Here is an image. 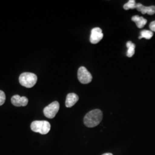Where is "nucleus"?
I'll use <instances>...</instances> for the list:
<instances>
[{
  "mask_svg": "<svg viewBox=\"0 0 155 155\" xmlns=\"http://www.w3.org/2000/svg\"><path fill=\"white\" fill-rule=\"evenodd\" d=\"M103 114L100 109H94L89 111L84 118V124L88 127H97L101 122Z\"/></svg>",
  "mask_w": 155,
  "mask_h": 155,
  "instance_id": "1",
  "label": "nucleus"
},
{
  "mask_svg": "<svg viewBox=\"0 0 155 155\" xmlns=\"http://www.w3.org/2000/svg\"><path fill=\"white\" fill-rule=\"evenodd\" d=\"M37 81L38 77L36 75L31 72H24L19 77V82L21 85L27 88L33 87L37 82Z\"/></svg>",
  "mask_w": 155,
  "mask_h": 155,
  "instance_id": "2",
  "label": "nucleus"
},
{
  "mask_svg": "<svg viewBox=\"0 0 155 155\" xmlns=\"http://www.w3.org/2000/svg\"><path fill=\"white\" fill-rule=\"evenodd\" d=\"M31 128L34 132L46 134L50 132L51 125L47 121H35L31 123Z\"/></svg>",
  "mask_w": 155,
  "mask_h": 155,
  "instance_id": "3",
  "label": "nucleus"
},
{
  "mask_svg": "<svg viewBox=\"0 0 155 155\" xmlns=\"http://www.w3.org/2000/svg\"><path fill=\"white\" fill-rule=\"evenodd\" d=\"M78 78L79 81L82 84L90 83L93 79L91 73L84 67H81L78 71Z\"/></svg>",
  "mask_w": 155,
  "mask_h": 155,
  "instance_id": "4",
  "label": "nucleus"
},
{
  "mask_svg": "<svg viewBox=\"0 0 155 155\" xmlns=\"http://www.w3.org/2000/svg\"><path fill=\"white\" fill-rule=\"evenodd\" d=\"M59 107L60 105L58 102L54 101L52 102L44 109L43 112L45 116L48 118H54L59 110Z\"/></svg>",
  "mask_w": 155,
  "mask_h": 155,
  "instance_id": "5",
  "label": "nucleus"
},
{
  "mask_svg": "<svg viewBox=\"0 0 155 155\" xmlns=\"http://www.w3.org/2000/svg\"><path fill=\"white\" fill-rule=\"evenodd\" d=\"M104 35L102 29L98 27L94 28L91 32L90 41L92 44H97L102 39Z\"/></svg>",
  "mask_w": 155,
  "mask_h": 155,
  "instance_id": "6",
  "label": "nucleus"
},
{
  "mask_svg": "<svg viewBox=\"0 0 155 155\" xmlns=\"http://www.w3.org/2000/svg\"><path fill=\"white\" fill-rule=\"evenodd\" d=\"M12 104L15 106H25L28 103V98L25 97H20L18 95L13 96L11 98Z\"/></svg>",
  "mask_w": 155,
  "mask_h": 155,
  "instance_id": "7",
  "label": "nucleus"
},
{
  "mask_svg": "<svg viewBox=\"0 0 155 155\" xmlns=\"http://www.w3.org/2000/svg\"><path fill=\"white\" fill-rule=\"evenodd\" d=\"M136 9L143 15L148 14L149 15H153L155 13V6H145L140 3H138L136 5Z\"/></svg>",
  "mask_w": 155,
  "mask_h": 155,
  "instance_id": "8",
  "label": "nucleus"
},
{
  "mask_svg": "<svg viewBox=\"0 0 155 155\" xmlns=\"http://www.w3.org/2000/svg\"><path fill=\"white\" fill-rule=\"evenodd\" d=\"M79 100V97L75 93H70L67 95L66 106L71 107L74 105Z\"/></svg>",
  "mask_w": 155,
  "mask_h": 155,
  "instance_id": "9",
  "label": "nucleus"
},
{
  "mask_svg": "<svg viewBox=\"0 0 155 155\" xmlns=\"http://www.w3.org/2000/svg\"><path fill=\"white\" fill-rule=\"evenodd\" d=\"M132 20L135 22L137 27L139 28H143L147 24V20L143 17L139 16H134L132 17Z\"/></svg>",
  "mask_w": 155,
  "mask_h": 155,
  "instance_id": "10",
  "label": "nucleus"
},
{
  "mask_svg": "<svg viewBox=\"0 0 155 155\" xmlns=\"http://www.w3.org/2000/svg\"><path fill=\"white\" fill-rule=\"evenodd\" d=\"M127 55L129 58L132 57L135 53V45L132 41H129L127 43Z\"/></svg>",
  "mask_w": 155,
  "mask_h": 155,
  "instance_id": "11",
  "label": "nucleus"
},
{
  "mask_svg": "<svg viewBox=\"0 0 155 155\" xmlns=\"http://www.w3.org/2000/svg\"><path fill=\"white\" fill-rule=\"evenodd\" d=\"M153 36V32L149 30H143L140 32V36H139V39H141L142 38H145L147 40H150L152 38Z\"/></svg>",
  "mask_w": 155,
  "mask_h": 155,
  "instance_id": "12",
  "label": "nucleus"
},
{
  "mask_svg": "<svg viewBox=\"0 0 155 155\" xmlns=\"http://www.w3.org/2000/svg\"><path fill=\"white\" fill-rule=\"evenodd\" d=\"M136 5H137V4L136 3V1H134V0H129L127 3H126L124 5V9L125 10L136 9Z\"/></svg>",
  "mask_w": 155,
  "mask_h": 155,
  "instance_id": "13",
  "label": "nucleus"
},
{
  "mask_svg": "<svg viewBox=\"0 0 155 155\" xmlns=\"http://www.w3.org/2000/svg\"><path fill=\"white\" fill-rule=\"evenodd\" d=\"M5 94L4 91L0 90V106L2 105L5 101Z\"/></svg>",
  "mask_w": 155,
  "mask_h": 155,
  "instance_id": "14",
  "label": "nucleus"
},
{
  "mask_svg": "<svg viewBox=\"0 0 155 155\" xmlns=\"http://www.w3.org/2000/svg\"><path fill=\"white\" fill-rule=\"evenodd\" d=\"M150 28L152 32H155V21L150 23Z\"/></svg>",
  "mask_w": 155,
  "mask_h": 155,
  "instance_id": "15",
  "label": "nucleus"
},
{
  "mask_svg": "<svg viewBox=\"0 0 155 155\" xmlns=\"http://www.w3.org/2000/svg\"><path fill=\"white\" fill-rule=\"evenodd\" d=\"M102 155H113V154L110 153H105V154H103Z\"/></svg>",
  "mask_w": 155,
  "mask_h": 155,
  "instance_id": "16",
  "label": "nucleus"
}]
</instances>
